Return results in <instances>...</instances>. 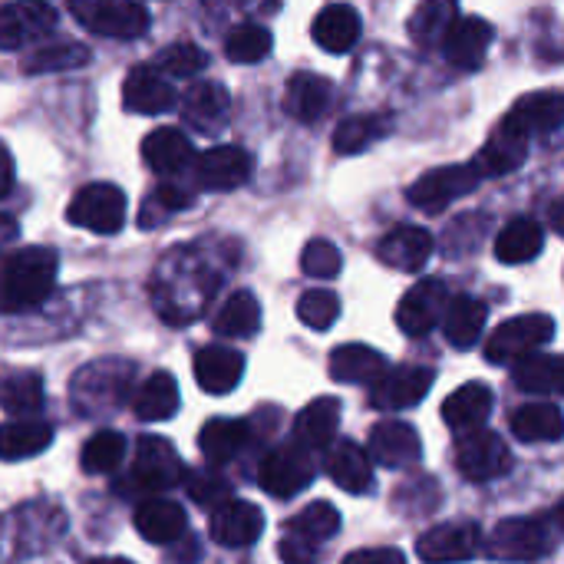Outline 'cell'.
<instances>
[{
  "label": "cell",
  "mask_w": 564,
  "mask_h": 564,
  "mask_svg": "<svg viewBox=\"0 0 564 564\" xmlns=\"http://www.w3.org/2000/svg\"><path fill=\"white\" fill-rule=\"evenodd\" d=\"M59 274V258L53 248L26 245L0 254V314H23L40 307Z\"/></svg>",
  "instance_id": "6da1fadb"
},
{
  "label": "cell",
  "mask_w": 564,
  "mask_h": 564,
  "mask_svg": "<svg viewBox=\"0 0 564 564\" xmlns=\"http://www.w3.org/2000/svg\"><path fill=\"white\" fill-rule=\"evenodd\" d=\"M558 535H562V509H552L549 516L506 519L489 535L486 552L499 562H539L555 552Z\"/></svg>",
  "instance_id": "7a4b0ae2"
},
{
  "label": "cell",
  "mask_w": 564,
  "mask_h": 564,
  "mask_svg": "<svg viewBox=\"0 0 564 564\" xmlns=\"http://www.w3.org/2000/svg\"><path fill=\"white\" fill-rule=\"evenodd\" d=\"M132 387V364L129 360H96L86 364L73 377V403L79 413H109L116 410Z\"/></svg>",
  "instance_id": "3957f363"
},
{
  "label": "cell",
  "mask_w": 564,
  "mask_h": 564,
  "mask_svg": "<svg viewBox=\"0 0 564 564\" xmlns=\"http://www.w3.org/2000/svg\"><path fill=\"white\" fill-rule=\"evenodd\" d=\"M182 479H185V466H182V456L175 453V446L162 436H142L135 446V463H132L122 489L155 496V492L178 486Z\"/></svg>",
  "instance_id": "277c9868"
},
{
  "label": "cell",
  "mask_w": 564,
  "mask_h": 564,
  "mask_svg": "<svg viewBox=\"0 0 564 564\" xmlns=\"http://www.w3.org/2000/svg\"><path fill=\"white\" fill-rule=\"evenodd\" d=\"M552 337H555V321L549 314H522L499 324L486 337V357L492 364H519L539 354Z\"/></svg>",
  "instance_id": "5b68a950"
},
{
  "label": "cell",
  "mask_w": 564,
  "mask_h": 564,
  "mask_svg": "<svg viewBox=\"0 0 564 564\" xmlns=\"http://www.w3.org/2000/svg\"><path fill=\"white\" fill-rule=\"evenodd\" d=\"M66 221L96 235H116L126 225V195L112 182L83 185L66 208Z\"/></svg>",
  "instance_id": "8992f818"
},
{
  "label": "cell",
  "mask_w": 564,
  "mask_h": 564,
  "mask_svg": "<svg viewBox=\"0 0 564 564\" xmlns=\"http://www.w3.org/2000/svg\"><path fill=\"white\" fill-rule=\"evenodd\" d=\"M69 13L93 33L112 40H135L149 30V10L132 0H73Z\"/></svg>",
  "instance_id": "52a82bcc"
},
{
  "label": "cell",
  "mask_w": 564,
  "mask_h": 564,
  "mask_svg": "<svg viewBox=\"0 0 564 564\" xmlns=\"http://www.w3.org/2000/svg\"><path fill=\"white\" fill-rule=\"evenodd\" d=\"M311 482H314V459L297 443H284L271 449L258 466V486L274 499H294Z\"/></svg>",
  "instance_id": "ba28073f"
},
{
  "label": "cell",
  "mask_w": 564,
  "mask_h": 564,
  "mask_svg": "<svg viewBox=\"0 0 564 564\" xmlns=\"http://www.w3.org/2000/svg\"><path fill=\"white\" fill-rule=\"evenodd\" d=\"M479 182L482 178L476 175L473 165H443V169H433V172L420 175L410 185L406 198H410V205H416L423 212H443L453 202H459L463 195L476 192Z\"/></svg>",
  "instance_id": "9c48e42d"
},
{
  "label": "cell",
  "mask_w": 564,
  "mask_h": 564,
  "mask_svg": "<svg viewBox=\"0 0 564 564\" xmlns=\"http://www.w3.org/2000/svg\"><path fill=\"white\" fill-rule=\"evenodd\" d=\"M449 304V291L440 278H426L420 284H413L403 301L397 304V327L406 337H426L446 314Z\"/></svg>",
  "instance_id": "30bf717a"
},
{
  "label": "cell",
  "mask_w": 564,
  "mask_h": 564,
  "mask_svg": "<svg viewBox=\"0 0 564 564\" xmlns=\"http://www.w3.org/2000/svg\"><path fill=\"white\" fill-rule=\"evenodd\" d=\"M456 466L473 482H492L512 469V453L502 436H496L489 430H476L459 443Z\"/></svg>",
  "instance_id": "8fae6325"
},
{
  "label": "cell",
  "mask_w": 564,
  "mask_h": 564,
  "mask_svg": "<svg viewBox=\"0 0 564 564\" xmlns=\"http://www.w3.org/2000/svg\"><path fill=\"white\" fill-rule=\"evenodd\" d=\"M482 545V532L476 522H446L433 525L420 535L416 555L423 564H456L469 562Z\"/></svg>",
  "instance_id": "7c38bea8"
},
{
  "label": "cell",
  "mask_w": 564,
  "mask_h": 564,
  "mask_svg": "<svg viewBox=\"0 0 564 564\" xmlns=\"http://www.w3.org/2000/svg\"><path fill=\"white\" fill-rule=\"evenodd\" d=\"M496 30L489 20L476 17V13H459L453 20V26L446 30L443 36V50H446V59L456 66V69H479L486 63V53H489V43H492Z\"/></svg>",
  "instance_id": "4fadbf2b"
},
{
  "label": "cell",
  "mask_w": 564,
  "mask_h": 564,
  "mask_svg": "<svg viewBox=\"0 0 564 564\" xmlns=\"http://www.w3.org/2000/svg\"><path fill=\"white\" fill-rule=\"evenodd\" d=\"M208 532H212V542H218L225 549L254 545L261 539V532H264V512L254 502L228 499L218 509H212Z\"/></svg>",
  "instance_id": "5bb4252c"
},
{
  "label": "cell",
  "mask_w": 564,
  "mask_h": 564,
  "mask_svg": "<svg viewBox=\"0 0 564 564\" xmlns=\"http://www.w3.org/2000/svg\"><path fill=\"white\" fill-rule=\"evenodd\" d=\"M254 172L251 155L241 145H215L195 162V182L205 192H235Z\"/></svg>",
  "instance_id": "9a60e30c"
},
{
  "label": "cell",
  "mask_w": 564,
  "mask_h": 564,
  "mask_svg": "<svg viewBox=\"0 0 564 564\" xmlns=\"http://www.w3.org/2000/svg\"><path fill=\"white\" fill-rule=\"evenodd\" d=\"M364 453H367L370 463H380L387 469H403V466L420 463L423 443H420V433L410 423L387 420V423H377L370 430V440H367Z\"/></svg>",
  "instance_id": "2e32d148"
},
{
  "label": "cell",
  "mask_w": 564,
  "mask_h": 564,
  "mask_svg": "<svg viewBox=\"0 0 564 564\" xmlns=\"http://www.w3.org/2000/svg\"><path fill=\"white\" fill-rule=\"evenodd\" d=\"M56 26V10L50 3H7L0 7V50H23Z\"/></svg>",
  "instance_id": "e0dca14e"
},
{
  "label": "cell",
  "mask_w": 564,
  "mask_h": 564,
  "mask_svg": "<svg viewBox=\"0 0 564 564\" xmlns=\"http://www.w3.org/2000/svg\"><path fill=\"white\" fill-rule=\"evenodd\" d=\"M433 383H436V370L420 367V364H406V367L387 370L380 377V383L373 387V406L377 410H406V406H416L433 390Z\"/></svg>",
  "instance_id": "ac0fdd59"
},
{
  "label": "cell",
  "mask_w": 564,
  "mask_h": 564,
  "mask_svg": "<svg viewBox=\"0 0 564 564\" xmlns=\"http://www.w3.org/2000/svg\"><path fill=\"white\" fill-rule=\"evenodd\" d=\"M433 248H436V241H433V235L426 228H420V225H397V228H390L380 238L377 258L383 264L397 268V271H420L430 261Z\"/></svg>",
  "instance_id": "d6986e66"
},
{
  "label": "cell",
  "mask_w": 564,
  "mask_h": 564,
  "mask_svg": "<svg viewBox=\"0 0 564 564\" xmlns=\"http://www.w3.org/2000/svg\"><path fill=\"white\" fill-rule=\"evenodd\" d=\"M195 380L205 393L212 397H225L231 393L241 377H245V357L235 350V347H221V344H212V347H202L195 354Z\"/></svg>",
  "instance_id": "ffe728a7"
},
{
  "label": "cell",
  "mask_w": 564,
  "mask_h": 564,
  "mask_svg": "<svg viewBox=\"0 0 564 564\" xmlns=\"http://www.w3.org/2000/svg\"><path fill=\"white\" fill-rule=\"evenodd\" d=\"M122 106L129 112L159 116L175 106V89L165 76H159L152 66H132L122 83Z\"/></svg>",
  "instance_id": "44dd1931"
},
{
  "label": "cell",
  "mask_w": 564,
  "mask_h": 564,
  "mask_svg": "<svg viewBox=\"0 0 564 564\" xmlns=\"http://www.w3.org/2000/svg\"><path fill=\"white\" fill-rule=\"evenodd\" d=\"M529 155V139L522 132H516L509 122H499L492 139L479 149L476 162H469L476 169L479 178H499V175H509L516 172Z\"/></svg>",
  "instance_id": "7402d4cb"
},
{
  "label": "cell",
  "mask_w": 564,
  "mask_h": 564,
  "mask_svg": "<svg viewBox=\"0 0 564 564\" xmlns=\"http://www.w3.org/2000/svg\"><path fill=\"white\" fill-rule=\"evenodd\" d=\"M135 532L149 542V545H172L185 535L188 529V516L178 502L172 499H145L135 506L132 516Z\"/></svg>",
  "instance_id": "603a6c76"
},
{
  "label": "cell",
  "mask_w": 564,
  "mask_h": 564,
  "mask_svg": "<svg viewBox=\"0 0 564 564\" xmlns=\"http://www.w3.org/2000/svg\"><path fill=\"white\" fill-rule=\"evenodd\" d=\"M228 112H231V96L218 83H208V79L192 83L185 89V96H182V116H185V122H192L205 135H212L218 126H225L228 122Z\"/></svg>",
  "instance_id": "cb8c5ba5"
},
{
  "label": "cell",
  "mask_w": 564,
  "mask_h": 564,
  "mask_svg": "<svg viewBox=\"0 0 564 564\" xmlns=\"http://www.w3.org/2000/svg\"><path fill=\"white\" fill-rule=\"evenodd\" d=\"M340 400L334 397H317L314 403H307L297 420H294V443L307 453L327 449L340 430Z\"/></svg>",
  "instance_id": "d4e9b609"
},
{
  "label": "cell",
  "mask_w": 564,
  "mask_h": 564,
  "mask_svg": "<svg viewBox=\"0 0 564 564\" xmlns=\"http://www.w3.org/2000/svg\"><path fill=\"white\" fill-rule=\"evenodd\" d=\"M562 93H558V89H542V93L522 96L502 122H509L516 132H522L525 139H532L535 132H539V135H542V132H555V129L562 126Z\"/></svg>",
  "instance_id": "484cf974"
},
{
  "label": "cell",
  "mask_w": 564,
  "mask_h": 564,
  "mask_svg": "<svg viewBox=\"0 0 564 564\" xmlns=\"http://www.w3.org/2000/svg\"><path fill=\"white\" fill-rule=\"evenodd\" d=\"M334 99L330 79L321 73H294L284 86V112L297 122H317Z\"/></svg>",
  "instance_id": "4316f807"
},
{
  "label": "cell",
  "mask_w": 564,
  "mask_h": 564,
  "mask_svg": "<svg viewBox=\"0 0 564 564\" xmlns=\"http://www.w3.org/2000/svg\"><path fill=\"white\" fill-rule=\"evenodd\" d=\"M142 159L145 165L155 172V175H178L182 169L192 165L195 159V149L188 142V135L182 129H172V126H162V129H152L142 142Z\"/></svg>",
  "instance_id": "83f0119b"
},
{
  "label": "cell",
  "mask_w": 564,
  "mask_h": 564,
  "mask_svg": "<svg viewBox=\"0 0 564 564\" xmlns=\"http://www.w3.org/2000/svg\"><path fill=\"white\" fill-rule=\"evenodd\" d=\"M387 373V357L364 344H347L330 354V377L347 387H377Z\"/></svg>",
  "instance_id": "f1b7e54d"
},
{
  "label": "cell",
  "mask_w": 564,
  "mask_h": 564,
  "mask_svg": "<svg viewBox=\"0 0 564 564\" xmlns=\"http://www.w3.org/2000/svg\"><path fill=\"white\" fill-rule=\"evenodd\" d=\"M492 413V390L479 380L453 390L443 403V420L456 433H476Z\"/></svg>",
  "instance_id": "f546056e"
},
{
  "label": "cell",
  "mask_w": 564,
  "mask_h": 564,
  "mask_svg": "<svg viewBox=\"0 0 564 564\" xmlns=\"http://www.w3.org/2000/svg\"><path fill=\"white\" fill-rule=\"evenodd\" d=\"M327 473H330L334 486L350 496H364L373 486V463L367 459L364 446H357L354 440L334 443V449L327 456Z\"/></svg>",
  "instance_id": "4dcf8cb0"
},
{
  "label": "cell",
  "mask_w": 564,
  "mask_h": 564,
  "mask_svg": "<svg viewBox=\"0 0 564 564\" xmlns=\"http://www.w3.org/2000/svg\"><path fill=\"white\" fill-rule=\"evenodd\" d=\"M311 36L327 53H347L360 40V13L350 3H330L314 17Z\"/></svg>",
  "instance_id": "1f68e13d"
},
{
  "label": "cell",
  "mask_w": 564,
  "mask_h": 564,
  "mask_svg": "<svg viewBox=\"0 0 564 564\" xmlns=\"http://www.w3.org/2000/svg\"><path fill=\"white\" fill-rule=\"evenodd\" d=\"M486 317H489V311L482 301H476L469 294L449 297L446 314H443V334L456 350H473L482 340Z\"/></svg>",
  "instance_id": "d6a6232c"
},
{
  "label": "cell",
  "mask_w": 564,
  "mask_h": 564,
  "mask_svg": "<svg viewBox=\"0 0 564 564\" xmlns=\"http://www.w3.org/2000/svg\"><path fill=\"white\" fill-rule=\"evenodd\" d=\"M53 443V426L43 420H17L0 426V459L3 463H20L33 459Z\"/></svg>",
  "instance_id": "836d02e7"
},
{
  "label": "cell",
  "mask_w": 564,
  "mask_h": 564,
  "mask_svg": "<svg viewBox=\"0 0 564 564\" xmlns=\"http://www.w3.org/2000/svg\"><path fill=\"white\" fill-rule=\"evenodd\" d=\"M178 410V383L172 373L165 370H155L142 380V387L135 390V400H132V413L142 420V423H155V420H169L175 416Z\"/></svg>",
  "instance_id": "e575fe53"
},
{
  "label": "cell",
  "mask_w": 564,
  "mask_h": 564,
  "mask_svg": "<svg viewBox=\"0 0 564 564\" xmlns=\"http://www.w3.org/2000/svg\"><path fill=\"white\" fill-rule=\"evenodd\" d=\"M248 440H251V423L245 420H208L198 433L202 456L215 466L231 463L245 449Z\"/></svg>",
  "instance_id": "d590c367"
},
{
  "label": "cell",
  "mask_w": 564,
  "mask_h": 564,
  "mask_svg": "<svg viewBox=\"0 0 564 564\" xmlns=\"http://www.w3.org/2000/svg\"><path fill=\"white\" fill-rule=\"evenodd\" d=\"M542 248H545V231H542V225L532 221V218H516V221H509V225L499 231V238H496V258H499L502 264H525V261L539 258Z\"/></svg>",
  "instance_id": "8d00e7d4"
},
{
  "label": "cell",
  "mask_w": 564,
  "mask_h": 564,
  "mask_svg": "<svg viewBox=\"0 0 564 564\" xmlns=\"http://www.w3.org/2000/svg\"><path fill=\"white\" fill-rule=\"evenodd\" d=\"M512 433L522 443H558L564 433L562 410L555 403H529L512 413Z\"/></svg>",
  "instance_id": "74e56055"
},
{
  "label": "cell",
  "mask_w": 564,
  "mask_h": 564,
  "mask_svg": "<svg viewBox=\"0 0 564 564\" xmlns=\"http://www.w3.org/2000/svg\"><path fill=\"white\" fill-rule=\"evenodd\" d=\"M261 327V304L251 291H235L215 314V334L221 337H254Z\"/></svg>",
  "instance_id": "f35d334b"
},
{
  "label": "cell",
  "mask_w": 564,
  "mask_h": 564,
  "mask_svg": "<svg viewBox=\"0 0 564 564\" xmlns=\"http://www.w3.org/2000/svg\"><path fill=\"white\" fill-rule=\"evenodd\" d=\"M89 50L76 40H59V43H50V46H36L33 53L23 56L20 69L23 73H66V69H79L89 63Z\"/></svg>",
  "instance_id": "ab89813d"
},
{
  "label": "cell",
  "mask_w": 564,
  "mask_h": 564,
  "mask_svg": "<svg viewBox=\"0 0 564 564\" xmlns=\"http://www.w3.org/2000/svg\"><path fill=\"white\" fill-rule=\"evenodd\" d=\"M43 406V377L33 370H20L0 380V410L10 416H23L30 420V413H36Z\"/></svg>",
  "instance_id": "60d3db41"
},
{
  "label": "cell",
  "mask_w": 564,
  "mask_h": 564,
  "mask_svg": "<svg viewBox=\"0 0 564 564\" xmlns=\"http://www.w3.org/2000/svg\"><path fill=\"white\" fill-rule=\"evenodd\" d=\"M516 383L525 393L552 397L562 393V357L555 354H532L516 364Z\"/></svg>",
  "instance_id": "b9f144b4"
},
{
  "label": "cell",
  "mask_w": 564,
  "mask_h": 564,
  "mask_svg": "<svg viewBox=\"0 0 564 564\" xmlns=\"http://www.w3.org/2000/svg\"><path fill=\"white\" fill-rule=\"evenodd\" d=\"M459 17V3L453 0H430V3H420L416 13L410 17V36L420 43V46H433L446 36V30L453 26V20Z\"/></svg>",
  "instance_id": "7bdbcfd3"
},
{
  "label": "cell",
  "mask_w": 564,
  "mask_h": 564,
  "mask_svg": "<svg viewBox=\"0 0 564 564\" xmlns=\"http://www.w3.org/2000/svg\"><path fill=\"white\" fill-rule=\"evenodd\" d=\"M340 532V512L330 506V502H311L301 516H294L288 522V535L291 539H301L307 545H317V542H327Z\"/></svg>",
  "instance_id": "ee69618b"
},
{
  "label": "cell",
  "mask_w": 564,
  "mask_h": 564,
  "mask_svg": "<svg viewBox=\"0 0 564 564\" xmlns=\"http://www.w3.org/2000/svg\"><path fill=\"white\" fill-rule=\"evenodd\" d=\"M122 456H126V440L112 430H102L93 440H86V446L79 453V466L86 473H112V469H119Z\"/></svg>",
  "instance_id": "f6af8a7d"
},
{
  "label": "cell",
  "mask_w": 564,
  "mask_h": 564,
  "mask_svg": "<svg viewBox=\"0 0 564 564\" xmlns=\"http://www.w3.org/2000/svg\"><path fill=\"white\" fill-rule=\"evenodd\" d=\"M387 122L380 116H354V119H344L334 132V149L344 152V155H354V152H364L370 149L380 135H383Z\"/></svg>",
  "instance_id": "bcb514c9"
},
{
  "label": "cell",
  "mask_w": 564,
  "mask_h": 564,
  "mask_svg": "<svg viewBox=\"0 0 564 564\" xmlns=\"http://www.w3.org/2000/svg\"><path fill=\"white\" fill-rule=\"evenodd\" d=\"M271 33L258 23H245L238 30L228 33L225 40V53L231 63H261L268 53H271Z\"/></svg>",
  "instance_id": "7dc6e473"
},
{
  "label": "cell",
  "mask_w": 564,
  "mask_h": 564,
  "mask_svg": "<svg viewBox=\"0 0 564 564\" xmlns=\"http://www.w3.org/2000/svg\"><path fill=\"white\" fill-rule=\"evenodd\" d=\"M297 317L311 330H330L334 321L340 317V297L327 288H311L297 301Z\"/></svg>",
  "instance_id": "c3c4849f"
},
{
  "label": "cell",
  "mask_w": 564,
  "mask_h": 564,
  "mask_svg": "<svg viewBox=\"0 0 564 564\" xmlns=\"http://www.w3.org/2000/svg\"><path fill=\"white\" fill-rule=\"evenodd\" d=\"M205 66H208V53L202 46H195V43H172V46H165L159 53V59H155L152 69L159 76H178V79H185V76L202 73Z\"/></svg>",
  "instance_id": "681fc988"
},
{
  "label": "cell",
  "mask_w": 564,
  "mask_h": 564,
  "mask_svg": "<svg viewBox=\"0 0 564 564\" xmlns=\"http://www.w3.org/2000/svg\"><path fill=\"white\" fill-rule=\"evenodd\" d=\"M192 202H195L192 192H185V188H178V185H159L155 195L145 202V208H142V215H139V225H142V228H155L162 218H169V215H175V212H185Z\"/></svg>",
  "instance_id": "f907efd6"
},
{
  "label": "cell",
  "mask_w": 564,
  "mask_h": 564,
  "mask_svg": "<svg viewBox=\"0 0 564 564\" xmlns=\"http://www.w3.org/2000/svg\"><path fill=\"white\" fill-rule=\"evenodd\" d=\"M301 264H304V274H311L317 281H330V278L340 274L344 258H340V248L337 245L317 238V241H307V248L301 254Z\"/></svg>",
  "instance_id": "816d5d0a"
},
{
  "label": "cell",
  "mask_w": 564,
  "mask_h": 564,
  "mask_svg": "<svg viewBox=\"0 0 564 564\" xmlns=\"http://www.w3.org/2000/svg\"><path fill=\"white\" fill-rule=\"evenodd\" d=\"M185 489H188V499L198 502L202 509H218L221 502L231 499V486L215 473H192L185 479Z\"/></svg>",
  "instance_id": "f5cc1de1"
},
{
  "label": "cell",
  "mask_w": 564,
  "mask_h": 564,
  "mask_svg": "<svg viewBox=\"0 0 564 564\" xmlns=\"http://www.w3.org/2000/svg\"><path fill=\"white\" fill-rule=\"evenodd\" d=\"M340 564H406V555L400 549H360Z\"/></svg>",
  "instance_id": "db71d44e"
},
{
  "label": "cell",
  "mask_w": 564,
  "mask_h": 564,
  "mask_svg": "<svg viewBox=\"0 0 564 564\" xmlns=\"http://www.w3.org/2000/svg\"><path fill=\"white\" fill-rule=\"evenodd\" d=\"M278 555H281V562L284 564H317V552H314V545H307V542H301V539H281V545H278Z\"/></svg>",
  "instance_id": "11a10c76"
},
{
  "label": "cell",
  "mask_w": 564,
  "mask_h": 564,
  "mask_svg": "<svg viewBox=\"0 0 564 564\" xmlns=\"http://www.w3.org/2000/svg\"><path fill=\"white\" fill-rule=\"evenodd\" d=\"M13 175H17V169H13V155H10V149L0 142V198H3V195H10V188H13Z\"/></svg>",
  "instance_id": "9f6ffc18"
},
{
  "label": "cell",
  "mask_w": 564,
  "mask_h": 564,
  "mask_svg": "<svg viewBox=\"0 0 564 564\" xmlns=\"http://www.w3.org/2000/svg\"><path fill=\"white\" fill-rule=\"evenodd\" d=\"M17 235H20V225H17L10 215H0V251H3Z\"/></svg>",
  "instance_id": "6f0895ef"
},
{
  "label": "cell",
  "mask_w": 564,
  "mask_h": 564,
  "mask_svg": "<svg viewBox=\"0 0 564 564\" xmlns=\"http://www.w3.org/2000/svg\"><path fill=\"white\" fill-rule=\"evenodd\" d=\"M89 564H132V562H126V558H93Z\"/></svg>",
  "instance_id": "680465c9"
}]
</instances>
